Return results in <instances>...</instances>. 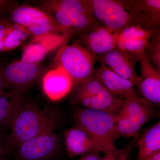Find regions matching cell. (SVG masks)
Returning a JSON list of instances; mask_svg holds the SVG:
<instances>
[{
  "mask_svg": "<svg viewBox=\"0 0 160 160\" xmlns=\"http://www.w3.org/2000/svg\"><path fill=\"white\" fill-rule=\"evenodd\" d=\"M55 112L41 109L36 103L26 98L10 126L5 147L8 155L16 151L23 143L37 136L56 121Z\"/></svg>",
  "mask_w": 160,
  "mask_h": 160,
  "instance_id": "1",
  "label": "cell"
},
{
  "mask_svg": "<svg viewBox=\"0 0 160 160\" xmlns=\"http://www.w3.org/2000/svg\"><path fill=\"white\" fill-rule=\"evenodd\" d=\"M41 8L65 33L73 37L84 34L98 25L85 0H49L40 2Z\"/></svg>",
  "mask_w": 160,
  "mask_h": 160,
  "instance_id": "2",
  "label": "cell"
},
{
  "mask_svg": "<svg viewBox=\"0 0 160 160\" xmlns=\"http://www.w3.org/2000/svg\"><path fill=\"white\" fill-rule=\"evenodd\" d=\"M73 118L77 126L96 140L106 153L117 148L114 137L117 114L77 106L73 110Z\"/></svg>",
  "mask_w": 160,
  "mask_h": 160,
  "instance_id": "3",
  "label": "cell"
},
{
  "mask_svg": "<svg viewBox=\"0 0 160 160\" xmlns=\"http://www.w3.org/2000/svg\"><path fill=\"white\" fill-rule=\"evenodd\" d=\"M70 95L72 104L116 114L119 113L124 102L108 91L93 76L84 82L73 85Z\"/></svg>",
  "mask_w": 160,
  "mask_h": 160,
  "instance_id": "4",
  "label": "cell"
},
{
  "mask_svg": "<svg viewBox=\"0 0 160 160\" xmlns=\"http://www.w3.org/2000/svg\"><path fill=\"white\" fill-rule=\"evenodd\" d=\"M54 60L56 67L66 72L73 85L93 77L96 56L88 51L78 39L69 45L62 46Z\"/></svg>",
  "mask_w": 160,
  "mask_h": 160,
  "instance_id": "5",
  "label": "cell"
},
{
  "mask_svg": "<svg viewBox=\"0 0 160 160\" xmlns=\"http://www.w3.org/2000/svg\"><path fill=\"white\" fill-rule=\"evenodd\" d=\"M154 104L143 98L133 97L124 101L119 113L115 132V141L121 138H130L156 115Z\"/></svg>",
  "mask_w": 160,
  "mask_h": 160,
  "instance_id": "6",
  "label": "cell"
},
{
  "mask_svg": "<svg viewBox=\"0 0 160 160\" xmlns=\"http://www.w3.org/2000/svg\"><path fill=\"white\" fill-rule=\"evenodd\" d=\"M8 11V20L12 24L21 26L36 38L66 33L52 18L38 8L12 4Z\"/></svg>",
  "mask_w": 160,
  "mask_h": 160,
  "instance_id": "7",
  "label": "cell"
},
{
  "mask_svg": "<svg viewBox=\"0 0 160 160\" xmlns=\"http://www.w3.org/2000/svg\"><path fill=\"white\" fill-rule=\"evenodd\" d=\"M53 122L42 132L23 143L13 153L18 160H46L58 151L59 141Z\"/></svg>",
  "mask_w": 160,
  "mask_h": 160,
  "instance_id": "8",
  "label": "cell"
},
{
  "mask_svg": "<svg viewBox=\"0 0 160 160\" xmlns=\"http://www.w3.org/2000/svg\"><path fill=\"white\" fill-rule=\"evenodd\" d=\"M98 22L119 32L133 26L122 0H85Z\"/></svg>",
  "mask_w": 160,
  "mask_h": 160,
  "instance_id": "9",
  "label": "cell"
},
{
  "mask_svg": "<svg viewBox=\"0 0 160 160\" xmlns=\"http://www.w3.org/2000/svg\"><path fill=\"white\" fill-rule=\"evenodd\" d=\"M96 62L105 65L115 73L129 80L138 88L140 78L136 70L135 64L138 62L137 54L117 47L105 54L96 56Z\"/></svg>",
  "mask_w": 160,
  "mask_h": 160,
  "instance_id": "10",
  "label": "cell"
},
{
  "mask_svg": "<svg viewBox=\"0 0 160 160\" xmlns=\"http://www.w3.org/2000/svg\"><path fill=\"white\" fill-rule=\"evenodd\" d=\"M39 64L18 61L4 66L3 75L7 90L16 89L26 93L41 73Z\"/></svg>",
  "mask_w": 160,
  "mask_h": 160,
  "instance_id": "11",
  "label": "cell"
},
{
  "mask_svg": "<svg viewBox=\"0 0 160 160\" xmlns=\"http://www.w3.org/2000/svg\"><path fill=\"white\" fill-rule=\"evenodd\" d=\"M133 26L149 30L160 29V0H122Z\"/></svg>",
  "mask_w": 160,
  "mask_h": 160,
  "instance_id": "12",
  "label": "cell"
},
{
  "mask_svg": "<svg viewBox=\"0 0 160 160\" xmlns=\"http://www.w3.org/2000/svg\"><path fill=\"white\" fill-rule=\"evenodd\" d=\"M118 34V32L99 24L77 38L85 48L98 56L117 47Z\"/></svg>",
  "mask_w": 160,
  "mask_h": 160,
  "instance_id": "13",
  "label": "cell"
},
{
  "mask_svg": "<svg viewBox=\"0 0 160 160\" xmlns=\"http://www.w3.org/2000/svg\"><path fill=\"white\" fill-rule=\"evenodd\" d=\"M141 75L138 89L145 99L153 104L160 106V72L146 57L144 52L137 54Z\"/></svg>",
  "mask_w": 160,
  "mask_h": 160,
  "instance_id": "14",
  "label": "cell"
},
{
  "mask_svg": "<svg viewBox=\"0 0 160 160\" xmlns=\"http://www.w3.org/2000/svg\"><path fill=\"white\" fill-rule=\"evenodd\" d=\"M93 77L108 91L121 99L126 101L130 98L139 97L131 82L116 74L103 64H100L95 69Z\"/></svg>",
  "mask_w": 160,
  "mask_h": 160,
  "instance_id": "15",
  "label": "cell"
},
{
  "mask_svg": "<svg viewBox=\"0 0 160 160\" xmlns=\"http://www.w3.org/2000/svg\"><path fill=\"white\" fill-rule=\"evenodd\" d=\"M64 137L66 150L70 158L81 156L92 151L106 153L96 140L77 126L66 129Z\"/></svg>",
  "mask_w": 160,
  "mask_h": 160,
  "instance_id": "16",
  "label": "cell"
},
{
  "mask_svg": "<svg viewBox=\"0 0 160 160\" xmlns=\"http://www.w3.org/2000/svg\"><path fill=\"white\" fill-rule=\"evenodd\" d=\"M158 29H160L149 30L139 26H128L119 32L117 47L132 54L142 52L152 35Z\"/></svg>",
  "mask_w": 160,
  "mask_h": 160,
  "instance_id": "17",
  "label": "cell"
},
{
  "mask_svg": "<svg viewBox=\"0 0 160 160\" xmlns=\"http://www.w3.org/2000/svg\"><path fill=\"white\" fill-rule=\"evenodd\" d=\"M43 89L49 99L57 101L70 93L73 86L71 78L62 68L56 67L45 74Z\"/></svg>",
  "mask_w": 160,
  "mask_h": 160,
  "instance_id": "18",
  "label": "cell"
},
{
  "mask_svg": "<svg viewBox=\"0 0 160 160\" xmlns=\"http://www.w3.org/2000/svg\"><path fill=\"white\" fill-rule=\"evenodd\" d=\"M25 94L23 92L12 89L0 96V129L10 128L26 100Z\"/></svg>",
  "mask_w": 160,
  "mask_h": 160,
  "instance_id": "19",
  "label": "cell"
},
{
  "mask_svg": "<svg viewBox=\"0 0 160 160\" xmlns=\"http://www.w3.org/2000/svg\"><path fill=\"white\" fill-rule=\"evenodd\" d=\"M136 146L138 153L137 160H146L160 152V122L138 136Z\"/></svg>",
  "mask_w": 160,
  "mask_h": 160,
  "instance_id": "20",
  "label": "cell"
},
{
  "mask_svg": "<svg viewBox=\"0 0 160 160\" xmlns=\"http://www.w3.org/2000/svg\"><path fill=\"white\" fill-rule=\"evenodd\" d=\"M31 36L24 28L12 24L5 35L4 52L15 49Z\"/></svg>",
  "mask_w": 160,
  "mask_h": 160,
  "instance_id": "21",
  "label": "cell"
},
{
  "mask_svg": "<svg viewBox=\"0 0 160 160\" xmlns=\"http://www.w3.org/2000/svg\"><path fill=\"white\" fill-rule=\"evenodd\" d=\"M49 51V47L44 43H31L23 50L20 61L29 64H39Z\"/></svg>",
  "mask_w": 160,
  "mask_h": 160,
  "instance_id": "22",
  "label": "cell"
},
{
  "mask_svg": "<svg viewBox=\"0 0 160 160\" xmlns=\"http://www.w3.org/2000/svg\"><path fill=\"white\" fill-rule=\"evenodd\" d=\"M143 52L160 72V29L152 35Z\"/></svg>",
  "mask_w": 160,
  "mask_h": 160,
  "instance_id": "23",
  "label": "cell"
},
{
  "mask_svg": "<svg viewBox=\"0 0 160 160\" xmlns=\"http://www.w3.org/2000/svg\"><path fill=\"white\" fill-rule=\"evenodd\" d=\"M137 137V135L135 136L131 142L122 149L117 147L113 150L107 152L105 156L100 160H127L132 149L136 146Z\"/></svg>",
  "mask_w": 160,
  "mask_h": 160,
  "instance_id": "24",
  "label": "cell"
},
{
  "mask_svg": "<svg viewBox=\"0 0 160 160\" xmlns=\"http://www.w3.org/2000/svg\"><path fill=\"white\" fill-rule=\"evenodd\" d=\"M12 24L8 19L5 18L0 21V52H4V40L5 35Z\"/></svg>",
  "mask_w": 160,
  "mask_h": 160,
  "instance_id": "25",
  "label": "cell"
},
{
  "mask_svg": "<svg viewBox=\"0 0 160 160\" xmlns=\"http://www.w3.org/2000/svg\"><path fill=\"white\" fill-rule=\"evenodd\" d=\"M7 136L3 133V129H0V160H9V155L6 152L5 147V143Z\"/></svg>",
  "mask_w": 160,
  "mask_h": 160,
  "instance_id": "26",
  "label": "cell"
},
{
  "mask_svg": "<svg viewBox=\"0 0 160 160\" xmlns=\"http://www.w3.org/2000/svg\"><path fill=\"white\" fill-rule=\"evenodd\" d=\"M99 152L92 151L83 155L77 160H100Z\"/></svg>",
  "mask_w": 160,
  "mask_h": 160,
  "instance_id": "27",
  "label": "cell"
},
{
  "mask_svg": "<svg viewBox=\"0 0 160 160\" xmlns=\"http://www.w3.org/2000/svg\"><path fill=\"white\" fill-rule=\"evenodd\" d=\"M4 66L0 64V96L2 95L7 89L3 75V69Z\"/></svg>",
  "mask_w": 160,
  "mask_h": 160,
  "instance_id": "28",
  "label": "cell"
},
{
  "mask_svg": "<svg viewBox=\"0 0 160 160\" xmlns=\"http://www.w3.org/2000/svg\"><path fill=\"white\" fill-rule=\"evenodd\" d=\"M11 1L0 0V10L8 11L9 7L12 5Z\"/></svg>",
  "mask_w": 160,
  "mask_h": 160,
  "instance_id": "29",
  "label": "cell"
},
{
  "mask_svg": "<svg viewBox=\"0 0 160 160\" xmlns=\"http://www.w3.org/2000/svg\"><path fill=\"white\" fill-rule=\"evenodd\" d=\"M146 160H160V152L155 153Z\"/></svg>",
  "mask_w": 160,
  "mask_h": 160,
  "instance_id": "30",
  "label": "cell"
},
{
  "mask_svg": "<svg viewBox=\"0 0 160 160\" xmlns=\"http://www.w3.org/2000/svg\"><path fill=\"white\" fill-rule=\"evenodd\" d=\"M5 12L6 11H3V10H0V21L3 18H4V14Z\"/></svg>",
  "mask_w": 160,
  "mask_h": 160,
  "instance_id": "31",
  "label": "cell"
}]
</instances>
